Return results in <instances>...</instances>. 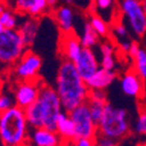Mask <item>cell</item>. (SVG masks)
<instances>
[{
	"instance_id": "23",
	"label": "cell",
	"mask_w": 146,
	"mask_h": 146,
	"mask_svg": "<svg viewBox=\"0 0 146 146\" xmlns=\"http://www.w3.org/2000/svg\"><path fill=\"white\" fill-rule=\"evenodd\" d=\"M133 132L140 137H146V106L141 105L139 108L138 115L133 124Z\"/></svg>"
},
{
	"instance_id": "22",
	"label": "cell",
	"mask_w": 146,
	"mask_h": 146,
	"mask_svg": "<svg viewBox=\"0 0 146 146\" xmlns=\"http://www.w3.org/2000/svg\"><path fill=\"white\" fill-rule=\"evenodd\" d=\"M0 21H1V23L6 29H18L20 26L19 15L12 8H7L0 14Z\"/></svg>"
},
{
	"instance_id": "4",
	"label": "cell",
	"mask_w": 146,
	"mask_h": 146,
	"mask_svg": "<svg viewBox=\"0 0 146 146\" xmlns=\"http://www.w3.org/2000/svg\"><path fill=\"white\" fill-rule=\"evenodd\" d=\"M98 135L121 140L131 132V119L126 109L115 106L108 103L102 119L97 124Z\"/></svg>"
},
{
	"instance_id": "26",
	"label": "cell",
	"mask_w": 146,
	"mask_h": 146,
	"mask_svg": "<svg viewBox=\"0 0 146 146\" xmlns=\"http://www.w3.org/2000/svg\"><path fill=\"white\" fill-rule=\"evenodd\" d=\"M15 102H14V97H12L8 94L1 92L0 94V113L8 110L9 108L14 106Z\"/></svg>"
},
{
	"instance_id": "33",
	"label": "cell",
	"mask_w": 146,
	"mask_h": 146,
	"mask_svg": "<svg viewBox=\"0 0 146 146\" xmlns=\"http://www.w3.org/2000/svg\"><path fill=\"white\" fill-rule=\"evenodd\" d=\"M131 44H132V41H127V40H124L123 42L120 43V49L123 50V53H125V54H129V52H130V48H131Z\"/></svg>"
},
{
	"instance_id": "39",
	"label": "cell",
	"mask_w": 146,
	"mask_h": 146,
	"mask_svg": "<svg viewBox=\"0 0 146 146\" xmlns=\"http://www.w3.org/2000/svg\"><path fill=\"white\" fill-rule=\"evenodd\" d=\"M63 1H64L66 4H68V5H69V4H71L72 1H74V0H63Z\"/></svg>"
},
{
	"instance_id": "17",
	"label": "cell",
	"mask_w": 146,
	"mask_h": 146,
	"mask_svg": "<svg viewBox=\"0 0 146 146\" xmlns=\"http://www.w3.org/2000/svg\"><path fill=\"white\" fill-rule=\"evenodd\" d=\"M56 132L64 141H69L71 139L76 138L75 125H74L72 119L69 116V112L63 111L60 115L57 123H56Z\"/></svg>"
},
{
	"instance_id": "15",
	"label": "cell",
	"mask_w": 146,
	"mask_h": 146,
	"mask_svg": "<svg viewBox=\"0 0 146 146\" xmlns=\"http://www.w3.org/2000/svg\"><path fill=\"white\" fill-rule=\"evenodd\" d=\"M117 74L115 70H108L104 68H100L95 74L88 80L87 86L90 90H105L113 83Z\"/></svg>"
},
{
	"instance_id": "37",
	"label": "cell",
	"mask_w": 146,
	"mask_h": 146,
	"mask_svg": "<svg viewBox=\"0 0 146 146\" xmlns=\"http://www.w3.org/2000/svg\"><path fill=\"white\" fill-rule=\"evenodd\" d=\"M141 4H143V8H144V12L146 14V0H141Z\"/></svg>"
},
{
	"instance_id": "40",
	"label": "cell",
	"mask_w": 146,
	"mask_h": 146,
	"mask_svg": "<svg viewBox=\"0 0 146 146\" xmlns=\"http://www.w3.org/2000/svg\"><path fill=\"white\" fill-rule=\"evenodd\" d=\"M0 1H7V0H0Z\"/></svg>"
},
{
	"instance_id": "19",
	"label": "cell",
	"mask_w": 146,
	"mask_h": 146,
	"mask_svg": "<svg viewBox=\"0 0 146 146\" xmlns=\"http://www.w3.org/2000/svg\"><path fill=\"white\" fill-rule=\"evenodd\" d=\"M89 23L91 25V27L94 28V31L100 35V38H108L111 33V27L110 25L106 22V20H104L100 14H97L96 12H91L89 13Z\"/></svg>"
},
{
	"instance_id": "34",
	"label": "cell",
	"mask_w": 146,
	"mask_h": 146,
	"mask_svg": "<svg viewBox=\"0 0 146 146\" xmlns=\"http://www.w3.org/2000/svg\"><path fill=\"white\" fill-rule=\"evenodd\" d=\"M48 6L50 7V9H54L55 7L58 6V3H60V0H46Z\"/></svg>"
},
{
	"instance_id": "16",
	"label": "cell",
	"mask_w": 146,
	"mask_h": 146,
	"mask_svg": "<svg viewBox=\"0 0 146 146\" xmlns=\"http://www.w3.org/2000/svg\"><path fill=\"white\" fill-rule=\"evenodd\" d=\"M39 28H40V18L28 17L26 20H23L20 23L18 31L27 48H29L34 43L39 33Z\"/></svg>"
},
{
	"instance_id": "14",
	"label": "cell",
	"mask_w": 146,
	"mask_h": 146,
	"mask_svg": "<svg viewBox=\"0 0 146 146\" xmlns=\"http://www.w3.org/2000/svg\"><path fill=\"white\" fill-rule=\"evenodd\" d=\"M52 15L61 33L74 32L75 12L70 5H58L52 11Z\"/></svg>"
},
{
	"instance_id": "21",
	"label": "cell",
	"mask_w": 146,
	"mask_h": 146,
	"mask_svg": "<svg viewBox=\"0 0 146 146\" xmlns=\"http://www.w3.org/2000/svg\"><path fill=\"white\" fill-rule=\"evenodd\" d=\"M133 60V69L139 75V77L146 84V48L140 47L137 55L132 58Z\"/></svg>"
},
{
	"instance_id": "3",
	"label": "cell",
	"mask_w": 146,
	"mask_h": 146,
	"mask_svg": "<svg viewBox=\"0 0 146 146\" xmlns=\"http://www.w3.org/2000/svg\"><path fill=\"white\" fill-rule=\"evenodd\" d=\"M29 127L25 110L17 105L0 113V141L4 146H26Z\"/></svg>"
},
{
	"instance_id": "7",
	"label": "cell",
	"mask_w": 146,
	"mask_h": 146,
	"mask_svg": "<svg viewBox=\"0 0 146 146\" xmlns=\"http://www.w3.org/2000/svg\"><path fill=\"white\" fill-rule=\"evenodd\" d=\"M70 118L74 121L76 137L80 138H92L95 139L98 135V127L94 121L89 106L87 103H83L69 112Z\"/></svg>"
},
{
	"instance_id": "29",
	"label": "cell",
	"mask_w": 146,
	"mask_h": 146,
	"mask_svg": "<svg viewBox=\"0 0 146 146\" xmlns=\"http://www.w3.org/2000/svg\"><path fill=\"white\" fill-rule=\"evenodd\" d=\"M95 146H118V140L102 135H97L95 138Z\"/></svg>"
},
{
	"instance_id": "10",
	"label": "cell",
	"mask_w": 146,
	"mask_h": 146,
	"mask_svg": "<svg viewBox=\"0 0 146 146\" xmlns=\"http://www.w3.org/2000/svg\"><path fill=\"white\" fill-rule=\"evenodd\" d=\"M119 86H120L121 92L125 96L130 97V98H136V100H141L144 91L146 89V84L139 77V75L133 68H130L123 74Z\"/></svg>"
},
{
	"instance_id": "36",
	"label": "cell",
	"mask_w": 146,
	"mask_h": 146,
	"mask_svg": "<svg viewBox=\"0 0 146 146\" xmlns=\"http://www.w3.org/2000/svg\"><path fill=\"white\" fill-rule=\"evenodd\" d=\"M141 102H143V105H145V106H146V89H145L144 95H143V97H141Z\"/></svg>"
},
{
	"instance_id": "13",
	"label": "cell",
	"mask_w": 146,
	"mask_h": 146,
	"mask_svg": "<svg viewBox=\"0 0 146 146\" xmlns=\"http://www.w3.org/2000/svg\"><path fill=\"white\" fill-rule=\"evenodd\" d=\"M83 46L81 43L80 36L75 32L61 33L60 38V54L63 60H68L75 63V61L81 55Z\"/></svg>"
},
{
	"instance_id": "6",
	"label": "cell",
	"mask_w": 146,
	"mask_h": 146,
	"mask_svg": "<svg viewBox=\"0 0 146 146\" xmlns=\"http://www.w3.org/2000/svg\"><path fill=\"white\" fill-rule=\"evenodd\" d=\"M119 11L126 27L137 38L146 34V14L141 0H119Z\"/></svg>"
},
{
	"instance_id": "31",
	"label": "cell",
	"mask_w": 146,
	"mask_h": 146,
	"mask_svg": "<svg viewBox=\"0 0 146 146\" xmlns=\"http://www.w3.org/2000/svg\"><path fill=\"white\" fill-rule=\"evenodd\" d=\"M96 11H110L113 8L116 0H94Z\"/></svg>"
},
{
	"instance_id": "11",
	"label": "cell",
	"mask_w": 146,
	"mask_h": 146,
	"mask_svg": "<svg viewBox=\"0 0 146 146\" xmlns=\"http://www.w3.org/2000/svg\"><path fill=\"white\" fill-rule=\"evenodd\" d=\"M75 67L84 81H88L101 68L100 60L97 58L94 49H91V48H84V47L81 52V55L75 61Z\"/></svg>"
},
{
	"instance_id": "8",
	"label": "cell",
	"mask_w": 146,
	"mask_h": 146,
	"mask_svg": "<svg viewBox=\"0 0 146 146\" xmlns=\"http://www.w3.org/2000/svg\"><path fill=\"white\" fill-rule=\"evenodd\" d=\"M42 67V58L34 52L27 49L13 67V74L19 81L38 80Z\"/></svg>"
},
{
	"instance_id": "38",
	"label": "cell",
	"mask_w": 146,
	"mask_h": 146,
	"mask_svg": "<svg viewBox=\"0 0 146 146\" xmlns=\"http://www.w3.org/2000/svg\"><path fill=\"white\" fill-rule=\"evenodd\" d=\"M6 28L4 27V25H3V23H1V21H0V33H1V32H4Z\"/></svg>"
},
{
	"instance_id": "24",
	"label": "cell",
	"mask_w": 146,
	"mask_h": 146,
	"mask_svg": "<svg viewBox=\"0 0 146 146\" xmlns=\"http://www.w3.org/2000/svg\"><path fill=\"white\" fill-rule=\"evenodd\" d=\"M35 0H13L12 3V9H14L18 14H25L27 15L31 6L34 4Z\"/></svg>"
},
{
	"instance_id": "30",
	"label": "cell",
	"mask_w": 146,
	"mask_h": 146,
	"mask_svg": "<svg viewBox=\"0 0 146 146\" xmlns=\"http://www.w3.org/2000/svg\"><path fill=\"white\" fill-rule=\"evenodd\" d=\"M98 47H100L101 55H115V44L111 41L104 40V41L100 42Z\"/></svg>"
},
{
	"instance_id": "12",
	"label": "cell",
	"mask_w": 146,
	"mask_h": 146,
	"mask_svg": "<svg viewBox=\"0 0 146 146\" xmlns=\"http://www.w3.org/2000/svg\"><path fill=\"white\" fill-rule=\"evenodd\" d=\"M63 144L64 140L56 131L39 127L29 131L26 146H63Z\"/></svg>"
},
{
	"instance_id": "9",
	"label": "cell",
	"mask_w": 146,
	"mask_h": 146,
	"mask_svg": "<svg viewBox=\"0 0 146 146\" xmlns=\"http://www.w3.org/2000/svg\"><path fill=\"white\" fill-rule=\"evenodd\" d=\"M43 83L41 78L32 81H20L13 90L15 105L21 109H27L39 98V94Z\"/></svg>"
},
{
	"instance_id": "20",
	"label": "cell",
	"mask_w": 146,
	"mask_h": 146,
	"mask_svg": "<svg viewBox=\"0 0 146 146\" xmlns=\"http://www.w3.org/2000/svg\"><path fill=\"white\" fill-rule=\"evenodd\" d=\"M87 104L89 106V110H90V113H91V117H92L94 121L96 124H98L100 120L103 117V113H104V110H105V106L108 104V101L90 98L89 97L88 101H87Z\"/></svg>"
},
{
	"instance_id": "1",
	"label": "cell",
	"mask_w": 146,
	"mask_h": 146,
	"mask_svg": "<svg viewBox=\"0 0 146 146\" xmlns=\"http://www.w3.org/2000/svg\"><path fill=\"white\" fill-rule=\"evenodd\" d=\"M55 90L66 112H70L78 105L87 103L90 89L75 67V63L62 60L57 69Z\"/></svg>"
},
{
	"instance_id": "35",
	"label": "cell",
	"mask_w": 146,
	"mask_h": 146,
	"mask_svg": "<svg viewBox=\"0 0 146 146\" xmlns=\"http://www.w3.org/2000/svg\"><path fill=\"white\" fill-rule=\"evenodd\" d=\"M7 8H8V7H7L6 1H0V14H1L4 11H6Z\"/></svg>"
},
{
	"instance_id": "18",
	"label": "cell",
	"mask_w": 146,
	"mask_h": 146,
	"mask_svg": "<svg viewBox=\"0 0 146 146\" xmlns=\"http://www.w3.org/2000/svg\"><path fill=\"white\" fill-rule=\"evenodd\" d=\"M100 39H101L100 35L94 31L89 21L84 22L82 33L80 35V40H81L82 46L84 48H91V49H94L96 46L100 44Z\"/></svg>"
},
{
	"instance_id": "2",
	"label": "cell",
	"mask_w": 146,
	"mask_h": 146,
	"mask_svg": "<svg viewBox=\"0 0 146 146\" xmlns=\"http://www.w3.org/2000/svg\"><path fill=\"white\" fill-rule=\"evenodd\" d=\"M64 110L54 87L44 84L41 87L39 98L25 109L27 121L32 129L46 127L56 131V123Z\"/></svg>"
},
{
	"instance_id": "5",
	"label": "cell",
	"mask_w": 146,
	"mask_h": 146,
	"mask_svg": "<svg viewBox=\"0 0 146 146\" xmlns=\"http://www.w3.org/2000/svg\"><path fill=\"white\" fill-rule=\"evenodd\" d=\"M27 49L18 29H5L0 33V64L14 66Z\"/></svg>"
},
{
	"instance_id": "25",
	"label": "cell",
	"mask_w": 146,
	"mask_h": 146,
	"mask_svg": "<svg viewBox=\"0 0 146 146\" xmlns=\"http://www.w3.org/2000/svg\"><path fill=\"white\" fill-rule=\"evenodd\" d=\"M111 32L117 36L118 39H126L129 35V31L125 23L123 22H112L111 23Z\"/></svg>"
},
{
	"instance_id": "28",
	"label": "cell",
	"mask_w": 146,
	"mask_h": 146,
	"mask_svg": "<svg viewBox=\"0 0 146 146\" xmlns=\"http://www.w3.org/2000/svg\"><path fill=\"white\" fill-rule=\"evenodd\" d=\"M100 66H101V68H104L108 70H113L116 68L115 56L113 55H101Z\"/></svg>"
},
{
	"instance_id": "32",
	"label": "cell",
	"mask_w": 146,
	"mask_h": 146,
	"mask_svg": "<svg viewBox=\"0 0 146 146\" xmlns=\"http://www.w3.org/2000/svg\"><path fill=\"white\" fill-rule=\"evenodd\" d=\"M139 48H140V46L138 44V42L132 41V44H131V48H130V52H129L127 55H129L131 58H133V57L137 55V53H138V50H139Z\"/></svg>"
},
{
	"instance_id": "27",
	"label": "cell",
	"mask_w": 146,
	"mask_h": 146,
	"mask_svg": "<svg viewBox=\"0 0 146 146\" xmlns=\"http://www.w3.org/2000/svg\"><path fill=\"white\" fill-rule=\"evenodd\" d=\"M63 146H95V139L76 137L69 141H64Z\"/></svg>"
}]
</instances>
